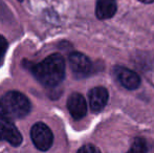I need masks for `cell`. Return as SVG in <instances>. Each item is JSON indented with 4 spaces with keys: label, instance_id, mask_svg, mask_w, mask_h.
<instances>
[{
    "label": "cell",
    "instance_id": "cell-1",
    "mask_svg": "<svg viewBox=\"0 0 154 153\" xmlns=\"http://www.w3.org/2000/svg\"><path fill=\"white\" fill-rule=\"evenodd\" d=\"M34 77L47 87L59 85L65 78V61L60 54H53L32 67Z\"/></svg>",
    "mask_w": 154,
    "mask_h": 153
},
{
    "label": "cell",
    "instance_id": "cell-2",
    "mask_svg": "<svg viewBox=\"0 0 154 153\" xmlns=\"http://www.w3.org/2000/svg\"><path fill=\"white\" fill-rule=\"evenodd\" d=\"M0 108L10 120L21 118L31 111V102L19 91H8L0 99Z\"/></svg>",
    "mask_w": 154,
    "mask_h": 153
},
{
    "label": "cell",
    "instance_id": "cell-3",
    "mask_svg": "<svg viewBox=\"0 0 154 153\" xmlns=\"http://www.w3.org/2000/svg\"><path fill=\"white\" fill-rule=\"evenodd\" d=\"M31 137L36 148L41 151L48 150L54 142L53 132L44 123H36L32 127Z\"/></svg>",
    "mask_w": 154,
    "mask_h": 153
},
{
    "label": "cell",
    "instance_id": "cell-4",
    "mask_svg": "<svg viewBox=\"0 0 154 153\" xmlns=\"http://www.w3.org/2000/svg\"><path fill=\"white\" fill-rule=\"evenodd\" d=\"M0 141H8L13 146H19L22 143L19 130L12 123V120L8 118L0 108Z\"/></svg>",
    "mask_w": 154,
    "mask_h": 153
},
{
    "label": "cell",
    "instance_id": "cell-5",
    "mask_svg": "<svg viewBox=\"0 0 154 153\" xmlns=\"http://www.w3.org/2000/svg\"><path fill=\"white\" fill-rule=\"evenodd\" d=\"M69 66L72 75L77 79H82L89 76L92 69L90 59L82 53H72L69 56Z\"/></svg>",
    "mask_w": 154,
    "mask_h": 153
},
{
    "label": "cell",
    "instance_id": "cell-6",
    "mask_svg": "<svg viewBox=\"0 0 154 153\" xmlns=\"http://www.w3.org/2000/svg\"><path fill=\"white\" fill-rule=\"evenodd\" d=\"M114 75L119 82L129 90L136 89L140 85V76L131 69H128L123 66H116L114 68Z\"/></svg>",
    "mask_w": 154,
    "mask_h": 153
},
{
    "label": "cell",
    "instance_id": "cell-7",
    "mask_svg": "<svg viewBox=\"0 0 154 153\" xmlns=\"http://www.w3.org/2000/svg\"><path fill=\"white\" fill-rule=\"evenodd\" d=\"M67 108L75 120H81L87 113V104L81 93H72L67 100Z\"/></svg>",
    "mask_w": 154,
    "mask_h": 153
},
{
    "label": "cell",
    "instance_id": "cell-8",
    "mask_svg": "<svg viewBox=\"0 0 154 153\" xmlns=\"http://www.w3.org/2000/svg\"><path fill=\"white\" fill-rule=\"evenodd\" d=\"M109 98L108 90L105 87L97 86L89 91V104L93 112H99L106 106Z\"/></svg>",
    "mask_w": 154,
    "mask_h": 153
},
{
    "label": "cell",
    "instance_id": "cell-9",
    "mask_svg": "<svg viewBox=\"0 0 154 153\" xmlns=\"http://www.w3.org/2000/svg\"><path fill=\"white\" fill-rule=\"evenodd\" d=\"M118 5L116 0H97L95 14L101 20L110 19L116 15Z\"/></svg>",
    "mask_w": 154,
    "mask_h": 153
},
{
    "label": "cell",
    "instance_id": "cell-10",
    "mask_svg": "<svg viewBox=\"0 0 154 153\" xmlns=\"http://www.w3.org/2000/svg\"><path fill=\"white\" fill-rule=\"evenodd\" d=\"M148 152V148H147V144L145 139H140V137H136L134 139L133 144L131 145V148L127 153H147Z\"/></svg>",
    "mask_w": 154,
    "mask_h": 153
},
{
    "label": "cell",
    "instance_id": "cell-11",
    "mask_svg": "<svg viewBox=\"0 0 154 153\" xmlns=\"http://www.w3.org/2000/svg\"><path fill=\"white\" fill-rule=\"evenodd\" d=\"M6 49H8V41L5 40V38L0 35V64L3 61Z\"/></svg>",
    "mask_w": 154,
    "mask_h": 153
},
{
    "label": "cell",
    "instance_id": "cell-12",
    "mask_svg": "<svg viewBox=\"0 0 154 153\" xmlns=\"http://www.w3.org/2000/svg\"><path fill=\"white\" fill-rule=\"evenodd\" d=\"M77 153H101L100 149L93 145H85L82 148H80Z\"/></svg>",
    "mask_w": 154,
    "mask_h": 153
},
{
    "label": "cell",
    "instance_id": "cell-13",
    "mask_svg": "<svg viewBox=\"0 0 154 153\" xmlns=\"http://www.w3.org/2000/svg\"><path fill=\"white\" fill-rule=\"evenodd\" d=\"M138 1L143 2V3L149 4V3H153V2H154V0H138Z\"/></svg>",
    "mask_w": 154,
    "mask_h": 153
},
{
    "label": "cell",
    "instance_id": "cell-14",
    "mask_svg": "<svg viewBox=\"0 0 154 153\" xmlns=\"http://www.w3.org/2000/svg\"><path fill=\"white\" fill-rule=\"evenodd\" d=\"M18 1H23V0H18Z\"/></svg>",
    "mask_w": 154,
    "mask_h": 153
}]
</instances>
